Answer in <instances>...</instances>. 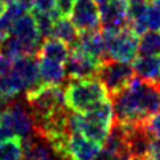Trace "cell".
Instances as JSON below:
<instances>
[{"instance_id":"f546056e","label":"cell","mask_w":160,"mask_h":160,"mask_svg":"<svg viewBox=\"0 0 160 160\" xmlns=\"http://www.w3.org/2000/svg\"><path fill=\"white\" fill-rule=\"evenodd\" d=\"M2 2L7 5V4H11V3H19V2H31V0H2Z\"/></svg>"},{"instance_id":"484cf974","label":"cell","mask_w":160,"mask_h":160,"mask_svg":"<svg viewBox=\"0 0 160 160\" xmlns=\"http://www.w3.org/2000/svg\"><path fill=\"white\" fill-rule=\"evenodd\" d=\"M143 127L153 139H160V111L155 112L143 122Z\"/></svg>"},{"instance_id":"d6a6232c","label":"cell","mask_w":160,"mask_h":160,"mask_svg":"<svg viewBox=\"0 0 160 160\" xmlns=\"http://www.w3.org/2000/svg\"><path fill=\"white\" fill-rule=\"evenodd\" d=\"M4 37H5V35H3V33H2V32H0V42H2V41H3V38H4Z\"/></svg>"},{"instance_id":"44dd1931","label":"cell","mask_w":160,"mask_h":160,"mask_svg":"<svg viewBox=\"0 0 160 160\" xmlns=\"http://www.w3.org/2000/svg\"><path fill=\"white\" fill-rule=\"evenodd\" d=\"M0 54L8 57L11 60H16L22 56H27L24 45L12 35H7L0 42Z\"/></svg>"},{"instance_id":"52a82bcc","label":"cell","mask_w":160,"mask_h":160,"mask_svg":"<svg viewBox=\"0 0 160 160\" xmlns=\"http://www.w3.org/2000/svg\"><path fill=\"white\" fill-rule=\"evenodd\" d=\"M9 35L15 36L24 45L27 56H37L40 47L44 41L42 36L40 35L36 20L31 12H27L21 18L15 20L12 24Z\"/></svg>"},{"instance_id":"8992f818","label":"cell","mask_w":160,"mask_h":160,"mask_svg":"<svg viewBox=\"0 0 160 160\" xmlns=\"http://www.w3.org/2000/svg\"><path fill=\"white\" fill-rule=\"evenodd\" d=\"M134 74L135 73L132 65L106 58L99 64L95 77L106 88L108 95H114L127 86L128 82L132 79Z\"/></svg>"},{"instance_id":"83f0119b","label":"cell","mask_w":160,"mask_h":160,"mask_svg":"<svg viewBox=\"0 0 160 160\" xmlns=\"http://www.w3.org/2000/svg\"><path fill=\"white\" fill-rule=\"evenodd\" d=\"M148 160H160V139H152L148 150Z\"/></svg>"},{"instance_id":"4fadbf2b","label":"cell","mask_w":160,"mask_h":160,"mask_svg":"<svg viewBox=\"0 0 160 160\" xmlns=\"http://www.w3.org/2000/svg\"><path fill=\"white\" fill-rule=\"evenodd\" d=\"M101 146L78 132H72L68 142V160H94Z\"/></svg>"},{"instance_id":"6da1fadb","label":"cell","mask_w":160,"mask_h":160,"mask_svg":"<svg viewBox=\"0 0 160 160\" xmlns=\"http://www.w3.org/2000/svg\"><path fill=\"white\" fill-rule=\"evenodd\" d=\"M111 103L115 123L123 127L142 124L160 111V82L134 76L124 89L111 95Z\"/></svg>"},{"instance_id":"cb8c5ba5","label":"cell","mask_w":160,"mask_h":160,"mask_svg":"<svg viewBox=\"0 0 160 160\" xmlns=\"http://www.w3.org/2000/svg\"><path fill=\"white\" fill-rule=\"evenodd\" d=\"M32 15H33V18H35V20H36L38 32H40V35L42 36V38L50 37L56 19L53 18V16H49V15H41V13H32Z\"/></svg>"},{"instance_id":"5bb4252c","label":"cell","mask_w":160,"mask_h":160,"mask_svg":"<svg viewBox=\"0 0 160 160\" xmlns=\"http://www.w3.org/2000/svg\"><path fill=\"white\" fill-rule=\"evenodd\" d=\"M22 143V160H56L54 152L36 131Z\"/></svg>"},{"instance_id":"603a6c76","label":"cell","mask_w":160,"mask_h":160,"mask_svg":"<svg viewBox=\"0 0 160 160\" xmlns=\"http://www.w3.org/2000/svg\"><path fill=\"white\" fill-rule=\"evenodd\" d=\"M29 12L49 15V16H53L54 19L60 18V12H58V9H57L56 0H31Z\"/></svg>"},{"instance_id":"ac0fdd59","label":"cell","mask_w":160,"mask_h":160,"mask_svg":"<svg viewBox=\"0 0 160 160\" xmlns=\"http://www.w3.org/2000/svg\"><path fill=\"white\" fill-rule=\"evenodd\" d=\"M78 35H79V32L77 31V28L73 25L70 19L65 18V16H60L58 19H56L54 24H53V29H52L50 37L58 38L72 48L73 45L76 44Z\"/></svg>"},{"instance_id":"7c38bea8","label":"cell","mask_w":160,"mask_h":160,"mask_svg":"<svg viewBox=\"0 0 160 160\" xmlns=\"http://www.w3.org/2000/svg\"><path fill=\"white\" fill-rule=\"evenodd\" d=\"M12 70L24 82L27 93L31 90L37 89L38 86L42 85L41 79H40V73H38L37 56H22L20 58H16L13 61Z\"/></svg>"},{"instance_id":"30bf717a","label":"cell","mask_w":160,"mask_h":160,"mask_svg":"<svg viewBox=\"0 0 160 160\" xmlns=\"http://www.w3.org/2000/svg\"><path fill=\"white\" fill-rule=\"evenodd\" d=\"M101 62L91 58V57L78 52L76 49L70 50V54L65 62L66 76L69 79H79V78H93L97 76Z\"/></svg>"},{"instance_id":"4dcf8cb0","label":"cell","mask_w":160,"mask_h":160,"mask_svg":"<svg viewBox=\"0 0 160 160\" xmlns=\"http://www.w3.org/2000/svg\"><path fill=\"white\" fill-rule=\"evenodd\" d=\"M4 9H5V4L2 2V0H0V15L4 12Z\"/></svg>"},{"instance_id":"ba28073f","label":"cell","mask_w":160,"mask_h":160,"mask_svg":"<svg viewBox=\"0 0 160 160\" xmlns=\"http://www.w3.org/2000/svg\"><path fill=\"white\" fill-rule=\"evenodd\" d=\"M69 16L79 33L101 29V12L94 0H76Z\"/></svg>"},{"instance_id":"4316f807","label":"cell","mask_w":160,"mask_h":160,"mask_svg":"<svg viewBox=\"0 0 160 160\" xmlns=\"http://www.w3.org/2000/svg\"><path fill=\"white\" fill-rule=\"evenodd\" d=\"M56 3H57V9H58V12H60V16L68 18L72 12L76 0H56Z\"/></svg>"},{"instance_id":"7a4b0ae2","label":"cell","mask_w":160,"mask_h":160,"mask_svg":"<svg viewBox=\"0 0 160 160\" xmlns=\"http://www.w3.org/2000/svg\"><path fill=\"white\" fill-rule=\"evenodd\" d=\"M114 124L111 99L107 98L86 112L69 114L70 132H78L102 147Z\"/></svg>"},{"instance_id":"3957f363","label":"cell","mask_w":160,"mask_h":160,"mask_svg":"<svg viewBox=\"0 0 160 160\" xmlns=\"http://www.w3.org/2000/svg\"><path fill=\"white\" fill-rule=\"evenodd\" d=\"M65 105L73 112H86L108 97L106 88L97 77L69 79L64 89Z\"/></svg>"},{"instance_id":"d6986e66","label":"cell","mask_w":160,"mask_h":160,"mask_svg":"<svg viewBox=\"0 0 160 160\" xmlns=\"http://www.w3.org/2000/svg\"><path fill=\"white\" fill-rule=\"evenodd\" d=\"M22 91H25L24 82L12 69L0 76V94L7 99H13Z\"/></svg>"},{"instance_id":"ffe728a7","label":"cell","mask_w":160,"mask_h":160,"mask_svg":"<svg viewBox=\"0 0 160 160\" xmlns=\"http://www.w3.org/2000/svg\"><path fill=\"white\" fill-rule=\"evenodd\" d=\"M140 56H160V32L146 31L139 36Z\"/></svg>"},{"instance_id":"1f68e13d","label":"cell","mask_w":160,"mask_h":160,"mask_svg":"<svg viewBox=\"0 0 160 160\" xmlns=\"http://www.w3.org/2000/svg\"><path fill=\"white\" fill-rule=\"evenodd\" d=\"M151 3H152L153 5H156V7L160 9V0H151Z\"/></svg>"},{"instance_id":"8fae6325","label":"cell","mask_w":160,"mask_h":160,"mask_svg":"<svg viewBox=\"0 0 160 160\" xmlns=\"http://www.w3.org/2000/svg\"><path fill=\"white\" fill-rule=\"evenodd\" d=\"M70 49H76L78 52L97 60L98 62H102L107 58L106 42L101 31H90V32L79 33L76 44Z\"/></svg>"},{"instance_id":"836d02e7","label":"cell","mask_w":160,"mask_h":160,"mask_svg":"<svg viewBox=\"0 0 160 160\" xmlns=\"http://www.w3.org/2000/svg\"><path fill=\"white\" fill-rule=\"evenodd\" d=\"M148 2H151V0H148Z\"/></svg>"},{"instance_id":"5b68a950","label":"cell","mask_w":160,"mask_h":160,"mask_svg":"<svg viewBox=\"0 0 160 160\" xmlns=\"http://www.w3.org/2000/svg\"><path fill=\"white\" fill-rule=\"evenodd\" d=\"M107 58L131 64L139 54V35L131 27H126L117 32L102 31Z\"/></svg>"},{"instance_id":"d4e9b609","label":"cell","mask_w":160,"mask_h":160,"mask_svg":"<svg viewBox=\"0 0 160 160\" xmlns=\"http://www.w3.org/2000/svg\"><path fill=\"white\" fill-rule=\"evenodd\" d=\"M144 22L147 31H159L160 29V9L150 3L144 16Z\"/></svg>"},{"instance_id":"9c48e42d","label":"cell","mask_w":160,"mask_h":160,"mask_svg":"<svg viewBox=\"0 0 160 160\" xmlns=\"http://www.w3.org/2000/svg\"><path fill=\"white\" fill-rule=\"evenodd\" d=\"M101 29L117 32L130 27L128 0H110L101 9Z\"/></svg>"},{"instance_id":"2e32d148","label":"cell","mask_w":160,"mask_h":160,"mask_svg":"<svg viewBox=\"0 0 160 160\" xmlns=\"http://www.w3.org/2000/svg\"><path fill=\"white\" fill-rule=\"evenodd\" d=\"M134 73L147 81L160 82V56H140L132 61Z\"/></svg>"},{"instance_id":"9a60e30c","label":"cell","mask_w":160,"mask_h":160,"mask_svg":"<svg viewBox=\"0 0 160 160\" xmlns=\"http://www.w3.org/2000/svg\"><path fill=\"white\" fill-rule=\"evenodd\" d=\"M38 58V73L40 79H41L42 85H56V86H62L66 81V70L65 65L56 62L52 60H48L45 57H40Z\"/></svg>"},{"instance_id":"277c9868","label":"cell","mask_w":160,"mask_h":160,"mask_svg":"<svg viewBox=\"0 0 160 160\" xmlns=\"http://www.w3.org/2000/svg\"><path fill=\"white\" fill-rule=\"evenodd\" d=\"M27 103L36 126L61 108L66 107L64 88L56 85H41L27 93Z\"/></svg>"},{"instance_id":"f1b7e54d","label":"cell","mask_w":160,"mask_h":160,"mask_svg":"<svg viewBox=\"0 0 160 160\" xmlns=\"http://www.w3.org/2000/svg\"><path fill=\"white\" fill-rule=\"evenodd\" d=\"M94 2L97 3V5H98L99 9H101L102 7H103V5H106L108 2H110V0H94Z\"/></svg>"},{"instance_id":"7402d4cb","label":"cell","mask_w":160,"mask_h":160,"mask_svg":"<svg viewBox=\"0 0 160 160\" xmlns=\"http://www.w3.org/2000/svg\"><path fill=\"white\" fill-rule=\"evenodd\" d=\"M0 160H22V143L20 139L0 142Z\"/></svg>"},{"instance_id":"e0dca14e","label":"cell","mask_w":160,"mask_h":160,"mask_svg":"<svg viewBox=\"0 0 160 160\" xmlns=\"http://www.w3.org/2000/svg\"><path fill=\"white\" fill-rule=\"evenodd\" d=\"M70 47L64 41L54 37H48L44 38L37 56L45 57V58L60 62V64H65L70 54Z\"/></svg>"}]
</instances>
